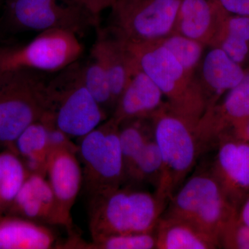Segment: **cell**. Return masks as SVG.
Returning a JSON list of instances; mask_svg holds the SVG:
<instances>
[{
	"instance_id": "d6a6232c",
	"label": "cell",
	"mask_w": 249,
	"mask_h": 249,
	"mask_svg": "<svg viewBox=\"0 0 249 249\" xmlns=\"http://www.w3.org/2000/svg\"><path fill=\"white\" fill-rule=\"evenodd\" d=\"M225 134L234 138L249 142V119L232 124Z\"/></svg>"
},
{
	"instance_id": "ffe728a7",
	"label": "cell",
	"mask_w": 249,
	"mask_h": 249,
	"mask_svg": "<svg viewBox=\"0 0 249 249\" xmlns=\"http://www.w3.org/2000/svg\"><path fill=\"white\" fill-rule=\"evenodd\" d=\"M55 240L43 224L17 216L0 218V249H51Z\"/></svg>"
},
{
	"instance_id": "3957f363",
	"label": "cell",
	"mask_w": 249,
	"mask_h": 249,
	"mask_svg": "<svg viewBox=\"0 0 249 249\" xmlns=\"http://www.w3.org/2000/svg\"><path fill=\"white\" fill-rule=\"evenodd\" d=\"M49 80L31 69L0 73V145L11 149L24 129L47 114Z\"/></svg>"
},
{
	"instance_id": "5b68a950",
	"label": "cell",
	"mask_w": 249,
	"mask_h": 249,
	"mask_svg": "<svg viewBox=\"0 0 249 249\" xmlns=\"http://www.w3.org/2000/svg\"><path fill=\"white\" fill-rule=\"evenodd\" d=\"M47 96V113L71 138H83L109 116L85 87L79 60L49 80Z\"/></svg>"
},
{
	"instance_id": "cb8c5ba5",
	"label": "cell",
	"mask_w": 249,
	"mask_h": 249,
	"mask_svg": "<svg viewBox=\"0 0 249 249\" xmlns=\"http://www.w3.org/2000/svg\"><path fill=\"white\" fill-rule=\"evenodd\" d=\"M154 137L151 119L124 121L119 124V139L126 177L146 142Z\"/></svg>"
},
{
	"instance_id": "d4e9b609",
	"label": "cell",
	"mask_w": 249,
	"mask_h": 249,
	"mask_svg": "<svg viewBox=\"0 0 249 249\" xmlns=\"http://www.w3.org/2000/svg\"><path fill=\"white\" fill-rule=\"evenodd\" d=\"M82 78L85 87L103 110L112 115L116 104L111 92L110 83L104 69L93 57L84 63L80 62Z\"/></svg>"
},
{
	"instance_id": "6da1fadb",
	"label": "cell",
	"mask_w": 249,
	"mask_h": 249,
	"mask_svg": "<svg viewBox=\"0 0 249 249\" xmlns=\"http://www.w3.org/2000/svg\"><path fill=\"white\" fill-rule=\"evenodd\" d=\"M125 44L137 66L166 98L170 110L196 125L208 107L196 73L187 72L173 54L155 41Z\"/></svg>"
},
{
	"instance_id": "4316f807",
	"label": "cell",
	"mask_w": 249,
	"mask_h": 249,
	"mask_svg": "<svg viewBox=\"0 0 249 249\" xmlns=\"http://www.w3.org/2000/svg\"><path fill=\"white\" fill-rule=\"evenodd\" d=\"M155 42L173 54L187 72L196 74L204 55V45L175 33Z\"/></svg>"
},
{
	"instance_id": "ac0fdd59",
	"label": "cell",
	"mask_w": 249,
	"mask_h": 249,
	"mask_svg": "<svg viewBox=\"0 0 249 249\" xmlns=\"http://www.w3.org/2000/svg\"><path fill=\"white\" fill-rule=\"evenodd\" d=\"M91 55L104 69L109 78L115 104L127 85L134 68V62L125 42L109 29H98L97 37Z\"/></svg>"
},
{
	"instance_id": "4fadbf2b",
	"label": "cell",
	"mask_w": 249,
	"mask_h": 249,
	"mask_svg": "<svg viewBox=\"0 0 249 249\" xmlns=\"http://www.w3.org/2000/svg\"><path fill=\"white\" fill-rule=\"evenodd\" d=\"M229 14L217 0H181L173 33L217 47Z\"/></svg>"
},
{
	"instance_id": "5bb4252c",
	"label": "cell",
	"mask_w": 249,
	"mask_h": 249,
	"mask_svg": "<svg viewBox=\"0 0 249 249\" xmlns=\"http://www.w3.org/2000/svg\"><path fill=\"white\" fill-rule=\"evenodd\" d=\"M47 175L56 201L59 225L69 227L72 207L83 183V168L76 153L70 150L51 152Z\"/></svg>"
},
{
	"instance_id": "e0dca14e",
	"label": "cell",
	"mask_w": 249,
	"mask_h": 249,
	"mask_svg": "<svg viewBox=\"0 0 249 249\" xmlns=\"http://www.w3.org/2000/svg\"><path fill=\"white\" fill-rule=\"evenodd\" d=\"M6 215L59 225L56 201L45 176L29 174Z\"/></svg>"
},
{
	"instance_id": "8992f818",
	"label": "cell",
	"mask_w": 249,
	"mask_h": 249,
	"mask_svg": "<svg viewBox=\"0 0 249 249\" xmlns=\"http://www.w3.org/2000/svg\"><path fill=\"white\" fill-rule=\"evenodd\" d=\"M163 214L188 221L218 238L223 226L237 213L205 162L175 192Z\"/></svg>"
},
{
	"instance_id": "836d02e7",
	"label": "cell",
	"mask_w": 249,
	"mask_h": 249,
	"mask_svg": "<svg viewBox=\"0 0 249 249\" xmlns=\"http://www.w3.org/2000/svg\"><path fill=\"white\" fill-rule=\"evenodd\" d=\"M240 220L249 227V196L242 205L240 216Z\"/></svg>"
},
{
	"instance_id": "1f68e13d",
	"label": "cell",
	"mask_w": 249,
	"mask_h": 249,
	"mask_svg": "<svg viewBox=\"0 0 249 249\" xmlns=\"http://www.w3.org/2000/svg\"><path fill=\"white\" fill-rule=\"evenodd\" d=\"M229 14L249 16V0H217Z\"/></svg>"
},
{
	"instance_id": "ba28073f",
	"label": "cell",
	"mask_w": 249,
	"mask_h": 249,
	"mask_svg": "<svg viewBox=\"0 0 249 249\" xmlns=\"http://www.w3.org/2000/svg\"><path fill=\"white\" fill-rule=\"evenodd\" d=\"M3 22L14 33L64 29L80 37L99 18L73 0H6Z\"/></svg>"
},
{
	"instance_id": "d6986e66",
	"label": "cell",
	"mask_w": 249,
	"mask_h": 249,
	"mask_svg": "<svg viewBox=\"0 0 249 249\" xmlns=\"http://www.w3.org/2000/svg\"><path fill=\"white\" fill-rule=\"evenodd\" d=\"M156 249L219 248L215 235L180 218L162 214L155 228Z\"/></svg>"
},
{
	"instance_id": "30bf717a",
	"label": "cell",
	"mask_w": 249,
	"mask_h": 249,
	"mask_svg": "<svg viewBox=\"0 0 249 249\" xmlns=\"http://www.w3.org/2000/svg\"><path fill=\"white\" fill-rule=\"evenodd\" d=\"M84 48L79 36L64 29L39 33L18 48H0L3 70L27 68L41 72H59L80 60Z\"/></svg>"
},
{
	"instance_id": "603a6c76",
	"label": "cell",
	"mask_w": 249,
	"mask_h": 249,
	"mask_svg": "<svg viewBox=\"0 0 249 249\" xmlns=\"http://www.w3.org/2000/svg\"><path fill=\"white\" fill-rule=\"evenodd\" d=\"M217 47L244 67L249 59V16L229 14Z\"/></svg>"
},
{
	"instance_id": "2e32d148",
	"label": "cell",
	"mask_w": 249,
	"mask_h": 249,
	"mask_svg": "<svg viewBox=\"0 0 249 249\" xmlns=\"http://www.w3.org/2000/svg\"><path fill=\"white\" fill-rule=\"evenodd\" d=\"M245 75V69L222 49L211 47L196 70V76L207 100V109L237 86Z\"/></svg>"
},
{
	"instance_id": "7a4b0ae2",
	"label": "cell",
	"mask_w": 249,
	"mask_h": 249,
	"mask_svg": "<svg viewBox=\"0 0 249 249\" xmlns=\"http://www.w3.org/2000/svg\"><path fill=\"white\" fill-rule=\"evenodd\" d=\"M90 199L93 240L117 234L154 231L167 206L155 193L122 187Z\"/></svg>"
},
{
	"instance_id": "44dd1931",
	"label": "cell",
	"mask_w": 249,
	"mask_h": 249,
	"mask_svg": "<svg viewBox=\"0 0 249 249\" xmlns=\"http://www.w3.org/2000/svg\"><path fill=\"white\" fill-rule=\"evenodd\" d=\"M10 150L22 160L29 174L46 176L51 152L45 120L36 121L24 129Z\"/></svg>"
},
{
	"instance_id": "7c38bea8",
	"label": "cell",
	"mask_w": 249,
	"mask_h": 249,
	"mask_svg": "<svg viewBox=\"0 0 249 249\" xmlns=\"http://www.w3.org/2000/svg\"><path fill=\"white\" fill-rule=\"evenodd\" d=\"M249 119V68L243 79L215 104L206 109L196 125L202 151L211 150L216 139L232 124Z\"/></svg>"
},
{
	"instance_id": "484cf974",
	"label": "cell",
	"mask_w": 249,
	"mask_h": 249,
	"mask_svg": "<svg viewBox=\"0 0 249 249\" xmlns=\"http://www.w3.org/2000/svg\"><path fill=\"white\" fill-rule=\"evenodd\" d=\"M162 162L160 148L154 137L145 144L126 177L131 183H147L156 188L161 175Z\"/></svg>"
},
{
	"instance_id": "277c9868",
	"label": "cell",
	"mask_w": 249,
	"mask_h": 249,
	"mask_svg": "<svg viewBox=\"0 0 249 249\" xmlns=\"http://www.w3.org/2000/svg\"><path fill=\"white\" fill-rule=\"evenodd\" d=\"M151 119L162 162L161 175L155 193L168 204L203 152L196 124L170 111L168 105Z\"/></svg>"
},
{
	"instance_id": "f1b7e54d",
	"label": "cell",
	"mask_w": 249,
	"mask_h": 249,
	"mask_svg": "<svg viewBox=\"0 0 249 249\" xmlns=\"http://www.w3.org/2000/svg\"><path fill=\"white\" fill-rule=\"evenodd\" d=\"M218 242L222 248L249 249V227L235 214L223 226Z\"/></svg>"
},
{
	"instance_id": "9a60e30c",
	"label": "cell",
	"mask_w": 249,
	"mask_h": 249,
	"mask_svg": "<svg viewBox=\"0 0 249 249\" xmlns=\"http://www.w3.org/2000/svg\"><path fill=\"white\" fill-rule=\"evenodd\" d=\"M133 62L132 74L111 116L119 124L134 119H152L168 105L155 82Z\"/></svg>"
},
{
	"instance_id": "9c48e42d",
	"label": "cell",
	"mask_w": 249,
	"mask_h": 249,
	"mask_svg": "<svg viewBox=\"0 0 249 249\" xmlns=\"http://www.w3.org/2000/svg\"><path fill=\"white\" fill-rule=\"evenodd\" d=\"M181 0H116L109 31L128 43L153 42L173 34Z\"/></svg>"
},
{
	"instance_id": "4dcf8cb0",
	"label": "cell",
	"mask_w": 249,
	"mask_h": 249,
	"mask_svg": "<svg viewBox=\"0 0 249 249\" xmlns=\"http://www.w3.org/2000/svg\"><path fill=\"white\" fill-rule=\"evenodd\" d=\"M95 17L99 18L105 10L112 8L116 0H73Z\"/></svg>"
},
{
	"instance_id": "e575fe53",
	"label": "cell",
	"mask_w": 249,
	"mask_h": 249,
	"mask_svg": "<svg viewBox=\"0 0 249 249\" xmlns=\"http://www.w3.org/2000/svg\"><path fill=\"white\" fill-rule=\"evenodd\" d=\"M3 71H4V70H3L2 67H1V60H0V73Z\"/></svg>"
},
{
	"instance_id": "7402d4cb",
	"label": "cell",
	"mask_w": 249,
	"mask_h": 249,
	"mask_svg": "<svg viewBox=\"0 0 249 249\" xmlns=\"http://www.w3.org/2000/svg\"><path fill=\"white\" fill-rule=\"evenodd\" d=\"M28 175L17 154L10 149L0 152V218L7 213Z\"/></svg>"
},
{
	"instance_id": "83f0119b",
	"label": "cell",
	"mask_w": 249,
	"mask_h": 249,
	"mask_svg": "<svg viewBox=\"0 0 249 249\" xmlns=\"http://www.w3.org/2000/svg\"><path fill=\"white\" fill-rule=\"evenodd\" d=\"M93 241V248L101 249H156L157 245L155 230L108 235Z\"/></svg>"
},
{
	"instance_id": "52a82bcc",
	"label": "cell",
	"mask_w": 249,
	"mask_h": 249,
	"mask_svg": "<svg viewBox=\"0 0 249 249\" xmlns=\"http://www.w3.org/2000/svg\"><path fill=\"white\" fill-rule=\"evenodd\" d=\"M80 139L78 153L83 163V183L90 198L122 187L125 173L119 124L110 117Z\"/></svg>"
},
{
	"instance_id": "8fae6325",
	"label": "cell",
	"mask_w": 249,
	"mask_h": 249,
	"mask_svg": "<svg viewBox=\"0 0 249 249\" xmlns=\"http://www.w3.org/2000/svg\"><path fill=\"white\" fill-rule=\"evenodd\" d=\"M213 148L216 153L208 163L209 169L235 209L249 191V142L223 134Z\"/></svg>"
},
{
	"instance_id": "f546056e",
	"label": "cell",
	"mask_w": 249,
	"mask_h": 249,
	"mask_svg": "<svg viewBox=\"0 0 249 249\" xmlns=\"http://www.w3.org/2000/svg\"><path fill=\"white\" fill-rule=\"evenodd\" d=\"M48 127L49 145L50 152L55 150H70L78 153V146L71 142V138L54 124L48 113L42 117Z\"/></svg>"
}]
</instances>
